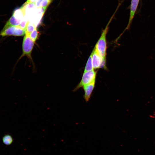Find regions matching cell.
Instances as JSON below:
<instances>
[{
    "label": "cell",
    "mask_w": 155,
    "mask_h": 155,
    "mask_svg": "<svg viewBox=\"0 0 155 155\" xmlns=\"http://www.w3.org/2000/svg\"><path fill=\"white\" fill-rule=\"evenodd\" d=\"M117 9L110 18L105 29L102 31L100 36L96 43L94 48L99 54L106 60L107 49L106 36L108 30V26L113 18Z\"/></svg>",
    "instance_id": "obj_1"
},
{
    "label": "cell",
    "mask_w": 155,
    "mask_h": 155,
    "mask_svg": "<svg viewBox=\"0 0 155 155\" xmlns=\"http://www.w3.org/2000/svg\"><path fill=\"white\" fill-rule=\"evenodd\" d=\"M34 43L30 37L29 35L25 34L22 42V53L19 60L23 57L26 56L30 60H32L31 53Z\"/></svg>",
    "instance_id": "obj_2"
},
{
    "label": "cell",
    "mask_w": 155,
    "mask_h": 155,
    "mask_svg": "<svg viewBox=\"0 0 155 155\" xmlns=\"http://www.w3.org/2000/svg\"><path fill=\"white\" fill-rule=\"evenodd\" d=\"M26 33V31L19 26H6L3 27L0 32V36H23Z\"/></svg>",
    "instance_id": "obj_3"
},
{
    "label": "cell",
    "mask_w": 155,
    "mask_h": 155,
    "mask_svg": "<svg viewBox=\"0 0 155 155\" xmlns=\"http://www.w3.org/2000/svg\"><path fill=\"white\" fill-rule=\"evenodd\" d=\"M96 72L94 70L84 72L82 79L73 91L75 92L84 86L96 80Z\"/></svg>",
    "instance_id": "obj_4"
},
{
    "label": "cell",
    "mask_w": 155,
    "mask_h": 155,
    "mask_svg": "<svg viewBox=\"0 0 155 155\" xmlns=\"http://www.w3.org/2000/svg\"><path fill=\"white\" fill-rule=\"evenodd\" d=\"M91 54L92 63L94 69L106 67V60L103 59L99 54L94 48Z\"/></svg>",
    "instance_id": "obj_5"
},
{
    "label": "cell",
    "mask_w": 155,
    "mask_h": 155,
    "mask_svg": "<svg viewBox=\"0 0 155 155\" xmlns=\"http://www.w3.org/2000/svg\"><path fill=\"white\" fill-rule=\"evenodd\" d=\"M96 80L83 87L84 92V98L86 102L89 101L95 86Z\"/></svg>",
    "instance_id": "obj_6"
},
{
    "label": "cell",
    "mask_w": 155,
    "mask_h": 155,
    "mask_svg": "<svg viewBox=\"0 0 155 155\" xmlns=\"http://www.w3.org/2000/svg\"><path fill=\"white\" fill-rule=\"evenodd\" d=\"M139 1V0H131V1L129 18L128 25L125 30L128 29L130 26L137 9Z\"/></svg>",
    "instance_id": "obj_7"
},
{
    "label": "cell",
    "mask_w": 155,
    "mask_h": 155,
    "mask_svg": "<svg viewBox=\"0 0 155 155\" xmlns=\"http://www.w3.org/2000/svg\"><path fill=\"white\" fill-rule=\"evenodd\" d=\"M12 15L16 19L22 20L25 14L21 7L16 8L13 11Z\"/></svg>",
    "instance_id": "obj_8"
},
{
    "label": "cell",
    "mask_w": 155,
    "mask_h": 155,
    "mask_svg": "<svg viewBox=\"0 0 155 155\" xmlns=\"http://www.w3.org/2000/svg\"><path fill=\"white\" fill-rule=\"evenodd\" d=\"M22 21L16 19L12 15L7 22L5 26H18Z\"/></svg>",
    "instance_id": "obj_9"
},
{
    "label": "cell",
    "mask_w": 155,
    "mask_h": 155,
    "mask_svg": "<svg viewBox=\"0 0 155 155\" xmlns=\"http://www.w3.org/2000/svg\"><path fill=\"white\" fill-rule=\"evenodd\" d=\"M93 70H94V68L92 61V55L91 53L86 64L84 72L90 71Z\"/></svg>",
    "instance_id": "obj_10"
},
{
    "label": "cell",
    "mask_w": 155,
    "mask_h": 155,
    "mask_svg": "<svg viewBox=\"0 0 155 155\" xmlns=\"http://www.w3.org/2000/svg\"><path fill=\"white\" fill-rule=\"evenodd\" d=\"M13 140L12 137L9 134L5 135L2 138L3 142L7 145H9L11 144L12 143Z\"/></svg>",
    "instance_id": "obj_11"
},
{
    "label": "cell",
    "mask_w": 155,
    "mask_h": 155,
    "mask_svg": "<svg viewBox=\"0 0 155 155\" xmlns=\"http://www.w3.org/2000/svg\"><path fill=\"white\" fill-rule=\"evenodd\" d=\"M36 28V27L34 24L29 21L26 29L25 34L29 35Z\"/></svg>",
    "instance_id": "obj_12"
},
{
    "label": "cell",
    "mask_w": 155,
    "mask_h": 155,
    "mask_svg": "<svg viewBox=\"0 0 155 155\" xmlns=\"http://www.w3.org/2000/svg\"><path fill=\"white\" fill-rule=\"evenodd\" d=\"M38 32L36 28H35L29 34L30 37L34 43L35 42L38 38Z\"/></svg>",
    "instance_id": "obj_13"
},
{
    "label": "cell",
    "mask_w": 155,
    "mask_h": 155,
    "mask_svg": "<svg viewBox=\"0 0 155 155\" xmlns=\"http://www.w3.org/2000/svg\"><path fill=\"white\" fill-rule=\"evenodd\" d=\"M53 0H43L40 5V7H47L52 2Z\"/></svg>",
    "instance_id": "obj_14"
},
{
    "label": "cell",
    "mask_w": 155,
    "mask_h": 155,
    "mask_svg": "<svg viewBox=\"0 0 155 155\" xmlns=\"http://www.w3.org/2000/svg\"><path fill=\"white\" fill-rule=\"evenodd\" d=\"M43 0H36L34 3L37 7H40V4Z\"/></svg>",
    "instance_id": "obj_15"
},
{
    "label": "cell",
    "mask_w": 155,
    "mask_h": 155,
    "mask_svg": "<svg viewBox=\"0 0 155 155\" xmlns=\"http://www.w3.org/2000/svg\"><path fill=\"white\" fill-rule=\"evenodd\" d=\"M35 0H27L26 2V3H34Z\"/></svg>",
    "instance_id": "obj_16"
}]
</instances>
